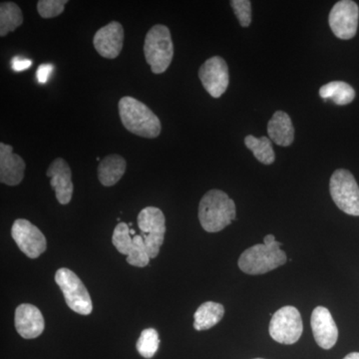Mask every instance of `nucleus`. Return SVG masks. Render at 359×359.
Returning <instances> with one entry per match:
<instances>
[{
	"mask_svg": "<svg viewBox=\"0 0 359 359\" xmlns=\"http://www.w3.org/2000/svg\"><path fill=\"white\" fill-rule=\"evenodd\" d=\"M118 109L122 124L131 133L148 139L159 136L162 130L160 119L145 104L132 97H123Z\"/></svg>",
	"mask_w": 359,
	"mask_h": 359,
	"instance_id": "nucleus-1",
	"label": "nucleus"
},
{
	"mask_svg": "<svg viewBox=\"0 0 359 359\" xmlns=\"http://www.w3.org/2000/svg\"><path fill=\"white\" fill-rule=\"evenodd\" d=\"M236 219L235 202L223 191L211 190L205 194L199 205V219L209 233L223 231Z\"/></svg>",
	"mask_w": 359,
	"mask_h": 359,
	"instance_id": "nucleus-2",
	"label": "nucleus"
},
{
	"mask_svg": "<svg viewBox=\"0 0 359 359\" xmlns=\"http://www.w3.org/2000/svg\"><path fill=\"white\" fill-rule=\"evenodd\" d=\"M278 242L257 244L245 250L238 259V268L248 275H264L287 263V256Z\"/></svg>",
	"mask_w": 359,
	"mask_h": 359,
	"instance_id": "nucleus-3",
	"label": "nucleus"
},
{
	"mask_svg": "<svg viewBox=\"0 0 359 359\" xmlns=\"http://www.w3.org/2000/svg\"><path fill=\"white\" fill-rule=\"evenodd\" d=\"M144 54L151 70L161 74L169 68L174 56L171 32L167 26H153L146 35Z\"/></svg>",
	"mask_w": 359,
	"mask_h": 359,
	"instance_id": "nucleus-4",
	"label": "nucleus"
},
{
	"mask_svg": "<svg viewBox=\"0 0 359 359\" xmlns=\"http://www.w3.org/2000/svg\"><path fill=\"white\" fill-rule=\"evenodd\" d=\"M55 282L62 290L69 309L82 316H88L92 313L93 304L91 297L76 273L69 269H59L55 273Z\"/></svg>",
	"mask_w": 359,
	"mask_h": 359,
	"instance_id": "nucleus-5",
	"label": "nucleus"
},
{
	"mask_svg": "<svg viewBox=\"0 0 359 359\" xmlns=\"http://www.w3.org/2000/svg\"><path fill=\"white\" fill-rule=\"evenodd\" d=\"M330 190L335 205L342 212L359 216V187L351 172L337 170L330 178Z\"/></svg>",
	"mask_w": 359,
	"mask_h": 359,
	"instance_id": "nucleus-6",
	"label": "nucleus"
},
{
	"mask_svg": "<svg viewBox=\"0 0 359 359\" xmlns=\"http://www.w3.org/2000/svg\"><path fill=\"white\" fill-rule=\"evenodd\" d=\"M164 214L156 207H147L138 215V226L151 259L159 255L166 233Z\"/></svg>",
	"mask_w": 359,
	"mask_h": 359,
	"instance_id": "nucleus-7",
	"label": "nucleus"
},
{
	"mask_svg": "<svg viewBox=\"0 0 359 359\" xmlns=\"http://www.w3.org/2000/svg\"><path fill=\"white\" fill-rule=\"evenodd\" d=\"M301 313L294 306H283L278 309L269 323L271 339L283 344H294L302 334Z\"/></svg>",
	"mask_w": 359,
	"mask_h": 359,
	"instance_id": "nucleus-8",
	"label": "nucleus"
},
{
	"mask_svg": "<svg viewBox=\"0 0 359 359\" xmlns=\"http://www.w3.org/2000/svg\"><path fill=\"white\" fill-rule=\"evenodd\" d=\"M359 8L351 0H341L332 7L330 13V26L335 36L340 39H351L358 32Z\"/></svg>",
	"mask_w": 359,
	"mask_h": 359,
	"instance_id": "nucleus-9",
	"label": "nucleus"
},
{
	"mask_svg": "<svg viewBox=\"0 0 359 359\" xmlns=\"http://www.w3.org/2000/svg\"><path fill=\"white\" fill-rule=\"evenodd\" d=\"M11 236L21 252L30 259H37L46 250L47 243L43 233L27 219H16L11 229Z\"/></svg>",
	"mask_w": 359,
	"mask_h": 359,
	"instance_id": "nucleus-10",
	"label": "nucleus"
},
{
	"mask_svg": "<svg viewBox=\"0 0 359 359\" xmlns=\"http://www.w3.org/2000/svg\"><path fill=\"white\" fill-rule=\"evenodd\" d=\"M199 78L208 93L214 98H219L230 83L229 68L226 61L219 56L208 59L201 66Z\"/></svg>",
	"mask_w": 359,
	"mask_h": 359,
	"instance_id": "nucleus-11",
	"label": "nucleus"
},
{
	"mask_svg": "<svg viewBox=\"0 0 359 359\" xmlns=\"http://www.w3.org/2000/svg\"><path fill=\"white\" fill-rule=\"evenodd\" d=\"M124 43V28L121 23L112 21L100 28L94 35L93 44L99 55L115 59L121 53Z\"/></svg>",
	"mask_w": 359,
	"mask_h": 359,
	"instance_id": "nucleus-12",
	"label": "nucleus"
},
{
	"mask_svg": "<svg viewBox=\"0 0 359 359\" xmlns=\"http://www.w3.org/2000/svg\"><path fill=\"white\" fill-rule=\"evenodd\" d=\"M311 321L316 344L323 349L332 348L339 339V330L330 311L318 306L313 309Z\"/></svg>",
	"mask_w": 359,
	"mask_h": 359,
	"instance_id": "nucleus-13",
	"label": "nucleus"
},
{
	"mask_svg": "<svg viewBox=\"0 0 359 359\" xmlns=\"http://www.w3.org/2000/svg\"><path fill=\"white\" fill-rule=\"evenodd\" d=\"M46 175L50 178V185L55 191L58 202L61 205L69 204L74 187L72 183V172L67 162L62 158H57L51 163Z\"/></svg>",
	"mask_w": 359,
	"mask_h": 359,
	"instance_id": "nucleus-14",
	"label": "nucleus"
},
{
	"mask_svg": "<svg viewBox=\"0 0 359 359\" xmlns=\"http://www.w3.org/2000/svg\"><path fill=\"white\" fill-rule=\"evenodd\" d=\"M14 325L18 334L25 339L39 337L44 332L45 323L41 311L29 304H20L15 311Z\"/></svg>",
	"mask_w": 359,
	"mask_h": 359,
	"instance_id": "nucleus-15",
	"label": "nucleus"
},
{
	"mask_svg": "<svg viewBox=\"0 0 359 359\" xmlns=\"http://www.w3.org/2000/svg\"><path fill=\"white\" fill-rule=\"evenodd\" d=\"M25 162L14 154L13 147L0 143V182L7 186L20 185L25 178Z\"/></svg>",
	"mask_w": 359,
	"mask_h": 359,
	"instance_id": "nucleus-16",
	"label": "nucleus"
},
{
	"mask_svg": "<svg viewBox=\"0 0 359 359\" xmlns=\"http://www.w3.org/2000/svg\"><path fill=\"white\" fill-rule=\"evenodd\" d=\"M268 132L271 140L278 145L287 147L294 139V128L292 119L283 111H276L269 120Z\"/></svg>",
	"mask_w": 359,
	"mask_h": 359,
	"instance_id": "nucleus-17",
	"label": "nucleus"
},
{
	"mask_svg": "<svg viewBox=\"0 0 359 359\" xmlns=\"http://www.w3.org/2000/svg\"><path fill=\"white\" fill-rule=\"evenodd\" d=\"M126 161L120 155H109L101 161L98 167V178L105 187H112L124 176Z\"/></svg>",
	"mask_w": 359,
	"mask_h": 359,
	"instance_id": "nucleus-18",
	"label": "nucleus"
},
{
	"mask_svg": "<svg viewBox=\"0 0 359 359\" xmlns=\"http://www.w3.org/2000/svg\"><path fill=\"white\" fill-rule=\"evenodd\" d=\"M224 314L223 304L214 302H204L194 314V318H195L194 328L199 332L210 330L218 325L223 318Z\"/></svg>",
	"mask_w": 359,
	"mask_h": 359,
	"instance_id": "nucleus-19",
	"label": "nucleus"
},
{
	"mask_svg": "<svg viewBox=\"0 0 359 359\" xmlns=\"http://www.w3.org/2000/svg\"><path fill=\"white\" fill-rule=\"evenodd\" d=\"M320 96L325 101H334L337 105H347L355 98V91L346 82L334 81L321 87Z\"/></svg>",
	"mask_w": 359,
	"mask_h": 359,
	"instance_id": "nucleus-20",
	"label": "nucleus"
},
{
	"mask_svg": "<svg viewBox=\"0 0 359 359\" xmlns=\"http://www.w3.org/2000/svg\"><path fill=\"white\" fill-rule=\"evenodd\" d=\"M23 22L21 9L14 2H2L0 6V36L16 30Z\"/></svg>",
	"mask_w": 359,
	"mask_h": 359,
	"instance_id": "nucleus-21",
	"label": "nucleus"
},
{
	"mask_svg": "<svg viewBox=\"0 0 359 359\" xmlns=\"http://www.w3.org/2000/svg\"><path fill=\"white\" fill-rule=\"evenodd\" d=\"M245 144L259 162L264 165H271L275 162V151L268 137L256 138L252 135H249L245 138Z\"/></svg>",
	"mask_w": 359,
	"mask_h": 359,
	"instance_id": "nucleus-22",
	"label": "nucleus"
},
{
	"mask_svg": "<svg viewBox=\"0 0 359 359\" xmlns=\"http://www.w3.org/2000/svg\"><path fill=\"white\" fill-rule=\"evenodd\" d=\"M159 344L160 339L157 330L154 328H147L142 332L136 347L143 358H152L157 353Z\"/></svg>",
	"mask_w": 359,
	"mask_h": 359,
	"instance_id": "nucleus-23",
	"label": "nucleus"
},
{
	"mask_svg": "<svg viewBox=\"0 0 359 359\" xmlns=\"http://www.w3.org/2000/svg\"><path fill=\"white\" fill-rule=\"evenodd\" d=\"M150 259V255H149L144 238L141 235L134 236L133 247L127 256V263L137 266V268H145L146 266H148Z\"/></svg>",
	"mask_w": 359,
	"mask_h": 359,
	"instance_id": "nucleus-24",
	"label": "nucleus"
},
{
	"mask_svg": "<svg viewBox=\"0 0 359 359\" xmlns=\"http://www.w3.org/2000/svg\"><path fill=\"white\" fill-rule=\"evenodd\" d=\"M129 224L125 223H119L116 226L114 233H113L112 242L113 245L118 252L122 255L128 256L133 247V238L130 233Z\"/></svg>",
	"mask_w": 359,
	"mask_h": 359,
	"instance_id": "nucleus-25",
	"label": "nucleus"
},
{
	"mask_svg": "<svg viewBox=\"0 0 359 359\" xmlns=\"http://www.w3.org/2000/svg\"><path fill=\"white\" fill-rule=\"evenodd\" d=\"M67 0H39L37 2V11L43 18H53L60 15L65 11Z\"/></svg>",
	"mask_w": 359,
	"mask_h": 359,
	"instance_id": "nucleus-26",
	"label": "nucleus"
},
{
	"mask_svg": "<svg viewBox=\"0 0 359 359\" xmlns=\"http://www.w3.org/2000/svg\"><path fill=\"white\" fill-rule=\"evenodd\" d=\"M231 6L243 27H248L252 22V4L249 0H231Z\"/></svg>",
	"mask_w": 359,
	"mask_h": 359,
	"instance_id": "nucleus-27",
	"label": "nucleus"
},
{
	"mask_svg": "<svg viewBox=\"0 0 359 359\" xmlns=\"http://www.w3.org/2000/svg\"><path fill=\"white\" fill-rule=\"evenodd\" d=\"M52 71H53V65H41L39 66L36 72L37 81L40 84H45L48 81L49 77Z\"/></svg>",
	"mask_w": 359,
	"mask_h": 359,
	"instance_id": "nucleus-28",
	"label": "nucleus"
},
{
	"mask_svg": "<svg viewBox=\"0 0 359 359\" xmlns=\"http://www.w3.org/2000/svg\"><path fill=\"white\" fill-rule=\"evenodd\" d=\"M32 65V61L30 59H26L20 57V56H15L11 61V67L16 72H20V71H25L30 68Z\"/></svg>",
	"mask_w": 359,
	"mask_h": 359,
	"instance_id": "nucleus-29",
	"label": "nucleus"
},
{
	"mask_svg": "<svg viewBox=\"0 0 359 359\" xmlns=\"http://www.w3.org/2000/svg\"><path fill=\"white\" fill-rule=\"evenodd\" d=\"M275 242H276L275 236H273V235L266 236V237H264V245H271Z\"/></svg>",
	"mask_w": 359,
	"mask_h": 359,
	"instance_id": "nucleus-30",
	"label": "nucleus"
},
{
	"mask_svg": "<svg viewBox=\"0 0 359 359\" xmlns=\"http://www.w3.org/2000/svg\"><path fill=\"white\" fill-rule=\"evenodd\" d=\"M344 359H359V353H351L347 354Z\"/></svg>",
	"mask_w": 359,
	"mask_h": 359,
	"instance_id": "nucleus-31",
	"label": "nucleus"
},
{
	"mask_svg": "<svg viewBox=\"0 0 359 359\" xmlns=\"http://www.w3.org/2000/svg\"><path fill=\"white\" fill-rule=\"evenodd\" d=\"M130 233H131V236L132 235L136 236V235H135V233H136V231H135L134 230H130Z\"/></svg>",
	"mask_w": 359,
	"mask_h": 359,
	"instance_id": "nucleus-32",
	"label": "nucleus"
},
{
	"mask_svg": "<svg viewBox=\"0 0 359 359\" xmlns=\"http://www.w3.org/2000/svg\"><path fill=\"white\" fill-rule=\"evenodd\" d=\"M256 359H263V358H256Z\"/></svg>",
	"mask_w": 359,
	"mask_h": 359,
	"instance_id": "nucleus-33",
	"label": "nucleus"
}]
</instances>
